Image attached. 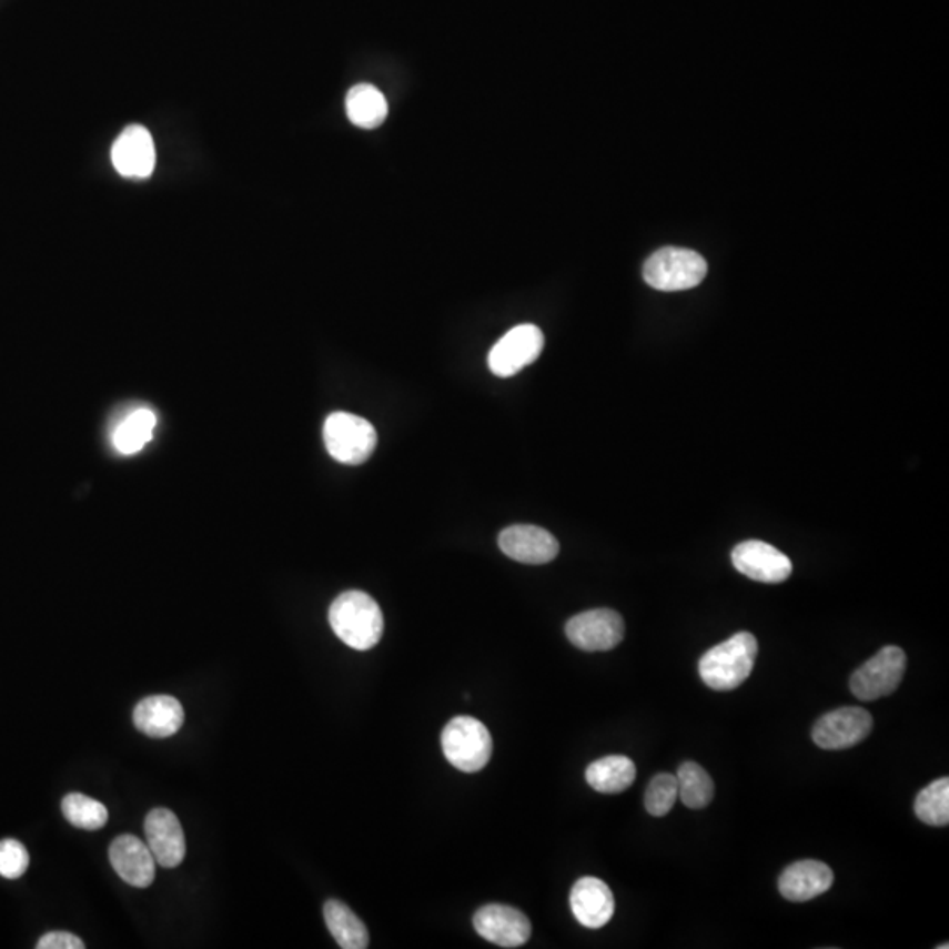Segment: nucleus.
<instances>
[{
  "label": "nucleus",
  "instance_id": "f257e3e1",
  "mask_svg": "<svg viewBox=\"0 0 949 949\" xmlns=\"http://www.w3.org/2000/svg\"><path fill=\"white\" fill-rule=\"evenodd\" d=\"M330 625L343 644L367 650L382 638L384 616L372 596L363 590H345L331 604Z\"/></svg>",
  "mask_w": 949,
  "mask_h": 949
},
{
  "label": "nucleus",
  "instance_id": "f03ea898",
  "mask_svg": "<svg viewBox=\"0 0 949 949\" xmlns=\"http://www.w3.org/2000/svg\"><path fill=\"white\" fill-rule=\"evenodd\" d=\"M758 656V640L747 632L737 633L734 637L717 644L701 656V680L716 691H731L746 683L755 668Z\"/></svg>",
  "mask_w": 949,
  "mask_h": 949
},
{
  "label": "nucleus",
  "instance_id": "7ed1b4c3",
  "mask_svg": "<svg viewBox=\"0 0 949 949\" xmlns=\"http://www.w3.org/2000/svg\"><path fill=\"white\" fill-rule=\"evenodd\" d=\"M443 755L461 773L475 774L489 764L493 738L475 717L457 716L442 731Z\"/></svg>",
  "mask_w": 949,
  "mask_h": 949
},
{
  "label": "nucleus",
  "instance_id": "20e7f679",
  "mask_svg": "<svg viewBox=\"0 0 949 949\" xmlns=\"http://www.w3.org/2000/svg\"><path fill=\"white\" fill-rule=\"evenodd\" d=\"M707 276V262L700 253L688 249H665L654 252L644 264L647 285L662 292L695 289Z\"/></svg>",
  "mask_w": 949,
  "mask_h": 949
},
{
  "label": "nucleus",
  "instance_id": "39448f33",
  "mask_svg": "<svg viewBox=\"0 0 949 949\" xmlns=\"http://www.w3.org/2000/svg\"><path fill=\"white\" fill-rule=\"evenodd\" d=\"M376 442V430L366 418L346 412H336L325 418V448L337 463H366L375 452Z\"/></svg>",
  "mask_w": 949,
  "mask_h": 949
},
{
  "label": "nucleus",
  "instance_id": "423d86ee",
  "mask_svg": "<svg viewBox=\"0 0 949 949\" xmlns=\"http://www.w3.org/2000/svg\"><path fill=\"white\" fill-rule=\"evenodd\" d=\"M906 653L897 646H886L852 674V695L858 700L872 701L891 695L899 688L906 672Z\"/></svg>",
  "mask_w": 949,
  "mask_h": 949
},
{
  "label": "nucleus",
  "instance_id": "0eeeda50",
  "mask_svg": "<svg viewBox=\"0 0 949 949\" xmlns=\"http://www.w3.org/2000/svg\"><path fill=\"white\" fill-rule=\"evenodd\" d=\"M566 637L586 653L610 650L625 638V620L610 608H595L572 617L566 623Z\"/></svg>",
  "mask_w": 949,
  "mask_h": 949
},
{
  "label": "nucleus",
  "instance_id": "6e6552de",
  "mask_svg": "<svg viewBox=\"0 0 949 949\" xmlns=\"http://www.w3.org/2000/svg\"><path fill=\"white\" fill-rule=\"evenodd\" d=\"M545 337L541 327L521 324L508 331L487 355V364L496 376H514L523 367L535 363L544 351Z\"/></svg>",
  "mask_w": 949,
  "mask_h": 949
},
{
  "label": "nucleus",
  "instance_id": "1a4fd4ad",
  "mask_svg": "<svg viewBox=\"0 0 949 949\" xmlns=\"http://www.w3.org/2000/svg\"><path fill=\"white\" fill-rule=\"evenodd\" d=\"M872 716L861 707H842L825 716L812 728L816 746L827 751H840L857 746L872 731Z\"/></svg>",
  "mask_w": 949,
  "mask_h": 949
},
{
  "label": "nucleus",
  "instance_id": "9d476101",
  "mask_svg": "<svg viewBox=\"0 0 949 949\" xmlns=\"http://www.w3.org/2000/svg\"><path fill=\"white\" fill-rule=\"evenodd\" d=\"M473 927L485 941L502 948H519L532 937V923L519 909L489 903L473 916Z\"/></svg>",
  "mask_w": 949,
  "mask_h": 949
},
{
  "label": "nucleus",
  "instance_id": "9b49d317",
  "mask_svg": "<svg viewBox=\"0 0 949 949\" xmlns=\"http://www.w3.org/2000/svg\"><path fill=\"white\" fill-rule=\"evenodd\" d=\"M731 562L740 574L764 584L785 583L794 572L791 559L786 554L759 541L738 544L731 553Z\"/></svg>",
  "mask_w": 949,
  "mask_h": 949
},
{
  "label": "nucleus",
  "instance_id": "f8f14e48",
  "mask_svg": "<svg viewBox=\"0 0 949 949\" xmlns=\"http://www.w3.org/2000/svg\"><path fill=\"white\" fill-rule=\"evenodd\" d=\"M502 553L524 565H545L559 554V542L547 529L529 524H515L499 533Z\"/></svg>",
  "mask_w": 949,
  "mask_h": 949
},
{
  "label": "nucleus",
  "instance_id": "ddd939ff",
  "mask_svg": "<svg viewBox=\"0 0 949 949\" xmlns=\"http://www.w3.org/2000/svg\"><path fill=\"white\" fill-rule=\"evenodd\" d=\"M144 834L155 864L164 869L182 864L186 852L185 834L174 812L164 807L153 809L144 819Z\"/></svg>",
  "mask_w": 949,
  "mask_h": 949
},
{
  "label": "nucleus",
  "instance_id": "4468645a",
  "mask_svg": "<svg viewBox=\"0 0 949 949\" xmlns=\"http://www.w3.org/2000/svg\"><path fill=\"white\" fill-rule=\"evenodd\" d=\"M114 169L123 178L143 180L155 169V144L143 125H129L114 141L111 150Z\"/></svg>",
  "mask_w": 949,
  "mask_h": 949
},
{
  "label": "nucleus",
  "instance_id": "2eb2a0df",
  "mask_svg": "<svg viewBox=\"0 0 949 949\" xmlns=\"http://www.w3.org/2000/svg\"><path fill=\"white\" fill-rule=\"evenodd\" d=\"M110 861L127 885L148 888L155 879V858L148 844L135 836L117 837L110 846Z\"/></svg>",
  "mask_w": 949,
  "mask_h": 949
},
{
  "label": "nucleus",
  "instance_id": "dca6fc26",
  "mask_svg": "<svg viewBox=\"0 0 949 949\" xmlns=\"http://www.w3.org/2000/svg\"><path fill=\"white\" fill-rule=\"evenodd\" d=\"M569 907L578 923L596 930L612 920L616 911V900L602 879L583 878L572 888Z\"/></svg>",
  "mask_w": 949,
  "mask_h": 949
},
{
  "label": "nucleus",
  "instance_id": "f3484780",
  "mask_svg": "<svg viewBox=\"0 0 949 949\" xmlns=\"http://www.w3.org/2000/svg\"><path fill=\"white\" fill-rule=\"evenodd\" d=\"M831 885L834 872L827 864L818 860H801L789 865L779 878L780 895L791 902H809L830 890Z\"/></svg>",
  "mask_w": 949,
  "mask_h": 949
},
{
  "label": "nucleus",
  "instance_id": "a211bd4d",
  "mask_svg": "<svg viewBox=\"0 0 949 949\" xmlns=\"http://www.w3.org/2000/svg\"><path fill=\"white\" fill-rule=\"evenodd\" d=\"M183 721H185V710L173 696H148L135 705V728L148 737H171L182 728Z\"/></svg>",
  "mask_w": 949,
  "mask_h": 949
},
{
  "label": "nucleus",
  "instance_id": "6ab92c4d",
  "mask_svg": "<svg viewBox=\"0 0 949 949\" xmlns=\"http://www.w3.org/2000/svg\"><path fill=\"white\" fill-rule=\"evenodd\" d=\"M155 424L157 418L152 410L144 406L129 410L111 427L113 447L123 456H132L152 440Z\"/></svg>",
  "mask_w": 949,
  "mask_h": 949
},
{
  "label": "nucleus",
  "instance_id": "aec40b11",
  "mask_svg": "<svg viewBox=\"0 0 949 949\" xmlns=\"http://www.w3.org/2000/svg\"><path fill=\"white\" fill-rule=\"evenodd\" d=\"M637 767L628 756H605L587 767L586 780L598 794H623L635 783Z\"/></svg>",
  "mask_w": 949,
  "mask_h": 949
},
{
  "label": "nucleus",
  "instance_id": "412c9836",
  "mask_svg": "<svg viewBox=\"0 0 949 949\" xmlns=\"http://www.w3.org/2000/svg\"><path fill=\"white\" fill-rule=\"evenodd\" d=\"M346 114L361 129H376L387 119L388 105L384 93L373 84H355L345 99Z\"/></svg>",
  "mask_w": 949,
  "mask_h": 949
},
{
  "label": "nucleus",
  "instance_id": "4be33fe9",
  "mask_svg": "<svg viewBox=\"0 0 949 949\" xmlns=\"http://www.w3.org/2000/svg\"><path fill=\"white\" fill-rule=\"evenodd\" d=\"M325 925L337 946L343 949H366L370 945V933L363 921L351 907L340 900H327L324 906Z\"/></svg>",
  "mask_w": 949,
  "mask_h": 949
},
{
  "label": "nucleus",
  "instance_id": "5701e85b",
  "mask_svg": "<svg viewBox=\"0 0 949 949\" xmlns=\"http://www.w3.org/2000/svg\"><path fill=\"white\" fill-rule=\"evenodd\" d=\"M677 776V785H679V798L684 806L689 809H704L709 806L714 798V780L710 779L707 770L695 764V761H686L680 765Z\"/></svg>",
  "mask_w": 949,
  "mask_h": 949
},
{
  "label": "nucleus",
  "instance_id": "b1692460",
  "mask_svg": "<svg viewBox=\"0 0 949 949\" xmlns=\"http://www.w3.org/2000/svg\"><path fill=\"white\" fill-rule=\"evenodd\" d=\"M915 812L930 827H946L949 822V779L933 780L921 789L915 801Z\"/></svg>",
  "mask_w": 949,
  "mask_h": 949
},
{
  "label": "nucleus",
  "instance_id": "393cba45",
  "mask_svg": "<svg viewBox=\"0 0 949 949\" xmlns=\"http://www.w3.org/2000/svg\"><path fill=\"white\" fill-rule=\"evenodd\" d=\"M62 812L72 827L81 830H99L108 822L104 804L83 794H69L63 797Z\"/></svg>",
  "mask_w": 949,
  "mask_h": 949
},
{
  "label": "nucleus",
  "instance_id": "a878e982",
  "mask_svg": "<svg viewBox=\"0 0 949 949\" xmlns=\"http://www.w3.org/2000/svg\"><path fill=\"white\" fill-rule=\"evenodd\" d=\"M679 798V785H677V776L674 774H658L650 780L646 789L647 812L654 818H663L674 809L675 801Z\"/></svg>",
  "mask_w": 949,
  "mask_h": 949
},
{
  "label": "nucleus",
  "instance_id": "bb28decb",
  "mask_svg": "<svg viewBox=\"0 0 949 949\" xmlns=\"http://www.w3.org/2000/svg\"><path fill=\"white\" fill-rule=\"evenodd\" d=\"M29 852L18 840L6 839L0 842V876L18 879L29 869Z\"/></svg>",
  "mask_w": 949,
  "mask_h": 949
},
{
  "label": "nucleus",
  "instance_id": "cd10ccee",
  "mask_svg": "<svg viewBox=\"0 0 949 949\" xmlns=\"http://www.w3.org/2000/svg\"><path fill=\"white\" fill-rule=\"evenodd\" d=\"M84 945L80 937L71 932H50L42 936L38 942V949H83Z\"/></svg>",
  "mask_w": 949,
  "mask_h": 949
}]
</instances>
